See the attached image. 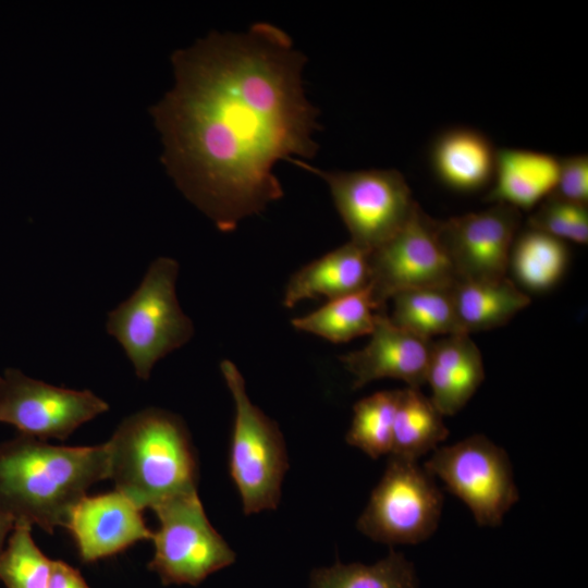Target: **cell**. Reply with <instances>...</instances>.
Wrapping results in <instances>:
<instances>
[{"label":"cell","mask_w":588,"mask_h":588,"mask_svg":"<svg viewBox=\"0 0 588 588\" xmlns=\"http://www.w3.org/2000/svg\"><path fill=\"white\" fill-rule=\"evenodd\" d=\"M305 56L278 26L211 33L172 56L174 87L152 108L163 162L222 232L283 196L278 161L311 158L319 110L305 96Z\"/></svg>","instance_id":"cell-1"},{"label":"cell","mask_w":588,"mask_h":588,"mask_svg":"<svg viewBox=\"0 0 588 588\" xmlns=\"http://www.w3.org/2000/svg\"><path fill=\"white\" fill-rule=\"evenodd\" d=\"M107 478V443L52 445L23 434L0 443V507L14 523L49 534L65 527L88 489Z\"/></svg>","instance_id":"cell-2"},{"label":"cell","mask_w":588,"mask_h":588,"mask_svg":"<svg viewBox=\"0 0 588 588\" xmlns=\"http://www.w3.org/2000/svg\"><path fill=\"white\" fill-rule=\"evenodd\" d=\"M106 443L109 478L142 511L197 491V457L180 416L142 409L124 418Z\"/></svg>","instance_id":"cell-3"},{"label":"cell","mask_w":588,"mask_h":588,"mask_svg":"<svg viewBox=\"0 0 588 588\" xmlns=\"http://www.w3.org/2000/svg\"><path fill=\"white\" fill-rule=\"evenodd\" d=\"M179 264L159 257L133 294L108 314L106 329L122 346L136 376L148 380L156 363L185 345L194 326L177 301Z\"/></svg>","instance_id":"cell-4"},{"label":"cell","mask_w":588,"mask_h":588,"mask_svg":"<svg viewBox=\"0 0 588 588\" xmlns=\"http://www.w3.org/2000/svg\"><path fill=\"white\" fill-rule=\"evenodd\" d=\"M220 369L235 407L229 469L243 512L249 515L273 510L287 469L283 436L278 425L249 400L236 365L224 359Z\"/></svg>","instance_id":"cell-5"},{"label":"cell","mask_w":588,"mask_h":588,"mask_svg":"<svg viewBox=\"0 0 588 588\" xmlns=\"http://www.w3.org/2000/svg\"><path fill=\"white\" fill-rule=\"evenodd\" d=\"M443 494L415 460L389 455L384 473L357 519V529L373 541L417 544L438 529Z\"/></svg>","instance_id":"cell-6"},{"label":"cell","mask_w":588,"mask_h":588,"mask_svg":"<svg viewBox=\"0 0 588 588\" xmlns=\"http://www.w3.org/2000/svg\"><path fill=\"white\" fill-rule=\"evenodd\" d=\"M290 161L328 184L350 241L369 253L391 238L418 206L395 169L324 171L298 159Z\"/></svg>","instance_id":"cell-7"},{"label":"cell","mask_w":588,"mask_h":588,"mask_svg":"<svg viewBox=\"0 0 588 588\" xmlns=\"http://www.w3.org/2000/svg\"><path fill=\"white\" fill-rule=\"evenodd\" d=\"M422 467L463 501L479 526L501 525L519 500L506 451L483 434L437 448Z\"/></svg>","instance_id":"cell-8"},{"label":"cell","mask_w":588,"mask_h":588,"mask_svg":"<svg viewBox=\"0 0 588 588\" xmlns=\"http://www.w3.org/2000/svg\"><path fill=\"white\" fill-rule=\"evenodd\" d=\"M159 520L148 568L163 585L197 586L235 561V553L211 526L197 491L152 509Z\"/></svg>","instance_id":"cell-9"},{"label":"cell","mask_w":588,"mask_h":588,"mask_svg":"<svg viewBox=\"0 0 588 588\" xmlns=\"http://www.w3.org/2000/svg\"><path fill=\"white\" fill-rule=\"evenodd\" d=\"M368 290L378 307L399 292L422 287H448L456 273L439 235V220L418 205L408 221L369 254Z\"/></svg>","instance_id":"cell-10"},{"label":"cell","mask_w":588,"mask_h":588,"mask_svg":"<svg viewBox=\"0 0 588 588\" xmlns=\"http://www.w3.org/2000/svg\"><path fill=\"white\" fill-rule=\"evenodd\" d=\"M109 409L90 390L56 387L7 368L0 376V422L41 441L65 440Z\"/></svg>","instance_id":"cell-11"},{"label":"cell","mask_w":588,"mask_h":588,"mask_svg":"<svg viewBox=\"0 0 588 588\" xmlns=\"http://www.w3.org/2000/svg\"><path fill=\"white\" fill-rule=\"evenodd\" d=\"M519 224L520 211L504 204L439 220V235L457 280L505 278Z\"/></svg>","instance_id":"cell-12"},{"label":"cell","mask_w":588,"mask_h":588,"mask_svg":"<svg viewBox=\"0 0 588 588\" xmlns=\"http://www.w3.org/2000/svg\"><path fill=\"white\" fill-rule=\"evenodd\" d=\"M365 347L339 357L353 376L354 390L382 378L402 380L416 389L426 383L432 340L394 324L387 308L377 311Z\"/></svg>","instance_id":"cell-13"},{"label":"cell","mask_w":588,"mask_h":588,"mask_svg":"<svg viewBox=\"0 0 588 588\" xmlns=\"http://www.w3.org/2000/svg\"><path fill=\"white\" fill-rule=\"evenodd\" d=\"M65 527L84 562L112 556L154 536L142 510L117 490L85 495L73 507Z\"/></svg>","instance_id":"cell-14"},{"label":"cell","mask_w":588,"mask_h":588,"mask_svg":"<svg viewBox=\"0 0 588 588\" xmlns=\"http://www.w3.org/2000/svg\"><path fill=\"white\" fill-rule=\"evenodd\" d=\"M485 379L481 353L467 333L432 342L426 383L430 400L443 416L457 414Z\"/></svg>","instance_id":"cell-15"},{"label":"cell","mask_w":588,"mask_h":588,"mask_svg":"<svg viewBox=\"0 0 588 588\" xmlns=\"http://www.w3.org/2000/svg\"><path fill=\"white\" fill-rule=\"evenodd\" d=\"M497 151L480 131L456 126L434 138L429 159L431 170L444 186L460 193H474L492 183Z\"/></svg>","instance_id":"cell-16"},{"label":"cell","mask_w":588,"mask_h":588,"mask_svg":"<svg viewBox=\"0 0 588 588\" xmlns=\"http://www.w3.org/2000/svg\"><path fill=\"white\" fill-rule=\"evenodd\" d=\"M369 252L348 241L310 261L289 279L283 305L292 308L307 298L329 301L360 292L370 280Z\"/></svg>","instance_id":"cell-17"},{"label":"cell","mask_w":588,"mask_h":588,"mask_svg":"<svg viewBox=\"0 0 588 588\" xmlns=\"http://www.w3.org/2000/svg\"><path fill=\"white\" fill-rule=\"evenodd\" d=\"M560 158L535 150L501 148L497 151L492 187L486 200L530 210L553 194Z\"/></svg>","instance_id":"cell-18"},{"label":"cell","mask_w":588,"mask_h":588,"mask_svg":"<svg viewBox=\"0 0 588 588\" xmlns=\"http://www.w3.org/2000/svg\"><path fill=\"white\" fill-rule=\"evenodd\" d=\"M456 316L464 333L500 328L530 304L507 277L498 281L457 280L452 285Z\"/></svg>","instance_id":"cell-19"},{"label":"cell","mask_w":588,"mask_h":588,"mask_svg":"<svg viewBox=\"0 0 588 588\" xmlns=\"http://www.w3.org/2000/svg\"><path fill=\"white\" fill-rule=\"evenodd\" d=\"M443 415L419 389L399 390L389 455L417 461L433 452L449 437Z\"/></svg>","instance_id":"cell-20"},{"label":"cell","mask_w":588,"mask_h":588,"mask_svg":"<svg viewBox=\"0 0 588 588\" xmlns=\"http://www.w3.org/2000/svg\"><path fill=\"white\" fill-rule=\"evenodd\" d=\"M391 321L424 339L464 333L461 329L452 286L406 290L391 297Z\"/></svg>","instance_id":"cell-21"},{"label":"cell","mask_w":588,"mask_h":588,"mask_svg":"<svg viewBox=\"0 0 588 588\" xmlns=\"http://www.w3.org/2000/svg\"><path fill=\"white\" fill-rule=\"evenodd\" d=\"M567 261L564 241L527 226L513 242L509 267L520 285L542 292L558 283Z\"/></svg>","instance_id":"cell-22"},{"label":"cell","mask_w":588,"mask_h":588,"mask_svg":"<svg viewBox=\"0 0 588 588\" xmlns=\"http://www.w3.org/2000/svg\"><path fill=\"white\" fill-rule=\"evenodd\" d=\"M380 310L367 289L329 301L317 310L292 319V326L333 343L370 334Z\"/></svg>","instance_id":"cell-23"},{"label":"cell","mask_w":588,"mask_h":588,"mask_svg":"<svg viewBox=\"0 0 588 588\" xmlns=\"http://www.w3.org/2000/svg\"><path fill=\"white\" fill-rule=\"evenodd\" d=\"M310 588H419L414 564L393 549L375 564L336 562L310 575Z\"/></svg>","instance_id":"cell-24"},{"label":"cell","mask_w":588,"mask_h":588,"mask_svg":"<svg viewBox=\"0 0 588 588\" xmlns=\"http://www.w3.org/2000/svg\"><path fill=\"white\" fill-rule=\"evenodd\" d=\"M399 390L380 391L358 401L346 442L371 458L389 455L393 443V424Z\"/></svg>","instance_id":"cell-25"},{"label":"cell","mask_w":588,"mask_h":588,"mask_svg":"<svg viewBox=\"0 0 588 588\" xmlns=\"http://www.w3.org/2000/svg\"><path fill=\"white\" fill-rule=\"evenodd\" d=\"M32 527L16 522L0 554V580L7 588H47L52 560L36 546Z\"/></svg>","instance_id":"cell-26"},{"label":"cell","mask_w":588,"mask_h":588,"mask_svg":"<svg viewBox=\"0 0 588 588\" xmlns=\"http://www.w3.org/2000/svg\"><path fill=\"white\" fill-rule=\"evenodd\" d=\"M527 226L564 242L587 244L588 207L550 195L530 215Z\"/></svg>","instance_id":"cell-27"},{"label":"cell","mask_w":588,"mask_h":588,"mask_svg":"<svg viewBox=\"0 0 588 588\" xmlns=\"http://www.w3.org/2000/svg\"><path fill=\"white\" fill-rule=\"evenodd\" d=\"M554 196L567 201L588 204V156L584 154L560 158Z\"/></svg>","instance_id":"cell-28"},{"label":"cell","mask_w":588,"mask_h":588,"mask_svg":"<svg viewBox=\"0 0 588 588\" xmlns=\"http://www.w3.org/2000/svg\"><path fill=\"white\" fill-rule=\"evenodd\" d=\"M47 588H89L78 569L63 561L52 560Z\"/></svg>","instance_id":"cell-29"},{"label":"cell","mask_w":588,"mask_h":588,"mask_svg":"<svg viewBox=\"0 0 588 588\" xmlns=\"http://www.w3.org/2000/svg\"><path fill=\"white\" fill-rule=\"evenodd\" d=\"M14 524L13 518L0 507V554L7 544Z\"/></svg>","instance_id":"cell-30"}]
</instances>
